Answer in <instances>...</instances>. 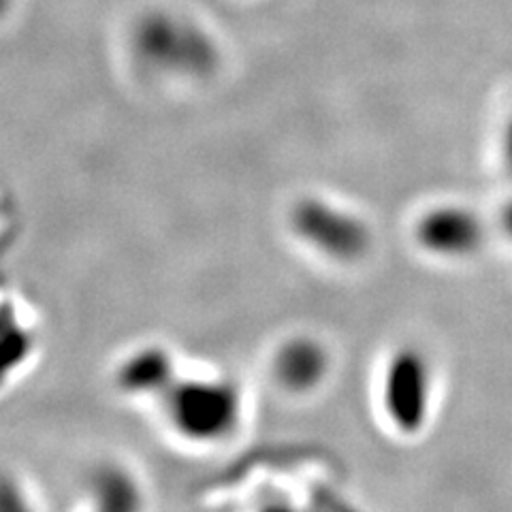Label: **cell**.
<instances>
[{
  "instance_id": "obj_1",
  "label": "cell",
  "mask_w": 512,
  "mask_h": 512,
  "mask_svg": "<svg viewBox=\"0 0 512 512\" xmlns=\"http://www.w3.org/2000/svg\"><path fill=\"white\" fill-rule=\"evenodd\" d=\"M163 399L171 427L197 444L224 440L242 414V395L222 378L173 380Z\"/></svg>"
},
{
  "instance_id": "obj_2",
  "label": "cell",
  "mask_w": 512,
  "mask_h": 512,
  "mask_svg": "<svg viewBox=\"0 0 512 512\" xmlns=\"http://www.w3.org/2000/svg\"><path fill=\"white\" fill-rule=\"evenodd\" d=\"M291 227L303 244L335 261H352L370 246L365 224L323 199H303L293 207Z\"/></svg>"
},
{
  "instance_id": "obj_3",
  "label": "cell",
  "mask_w": 512,
  "mask_h": 512,
  "mask_svg": "<svg viewBox=\"0 0 512 512\" xmlns=\"http://www.w3.org/2000/svg\"><path fill=\"white\" fill-rule=\"evenodd\" d=\"M141 58L154 69L197 77L214 67L216 52L201 32L178 22H150L143 26L137 39Z\"/></svg>"
},
{
  "instance_id": "obj_4",
  "label": "cell",
  "mask_w": 512,
  "mask_h": 512,
  "mask_svg": "<svg viewBox=\"0 0 512 512\" xmlns=\"http://www.w3.org/2000/svg\"><path fill=\"white\" fill-rule=\"evenodd\" d=\"M382 399L395 427L414 431L425 423L429 410V367L419 352L412 348L399 350L389 361Z\"/></svg>"
},
{
  "instance_id": "obj_5",
  "label": "cell",
  "mask_w": 512,
  "mask_h": 512,
  "mask_svg": "<svg viewBox=\"0 0 512 512\" xmlns=\"http://www.w3.org/2000/svg\"><path fill=\"white\" fill-rule=\"evenodd\" d=\"M416 235H419V242L431 252L461 256L476 250L480 239H483V227L466 210L442 207V210L431 212L421 220Z\"/></svg>"
},
{
  "instance_id": "obj_6",
  "label": "cell",
  "mask_w": 512,
  "mask_h": 512,
  "mask_svg": "<svg viewBox=\"0 0 512 512\" xmlns=\"http://www.w3.org/2000/svg\"><path fill=\"white\" fill-rule=\"evenodd\" d=\"M329 357L325 346L312 338L284 342L274 359V376L286 391L306 393L325 380Z\"/></svg>"
},
{
  "instance_id": "obj_7",
  "label": "cell",
  "mask_w": 512,
  "mask_h": 512,
  "mask_svg": "<svg viewBox=\"0 0 512 512\" xmlns=\"http://www.w3.org/2000/svg\"><path fill=\"white\" fill-rule=\"evenodd\" d=\"M173 363L163 350L148 348L128 359L120 370V384L124 391L137 395H160L171 387L173 378Z\"/></svg>"
},
{
  "instance_id": "obj_8",
  "label": "cell",
  "mask_w": 512,
  "mask_h": 512,
  "mask_svg": "<svg viewBox=\"0 0 512 512\" xmlns=\"http://www.w3.org/2000/svg\"><path fill=\"white\" fill-rule=\"evenodd\" d=\"M94 495L103 508L126 510L137 506L139 489L135 480L122 470L107 468L94 478Z\"/></svg>"
},
{
  "instance_id": "obj_9",
  "label": "cell",
  "mask_w": 512,
  "mask_h": 512,
  "mask_svg": "<svg viewBox=\"0 0 512 512\" xmlns=\"http://www.w3.org/2000/svg\"><path fill=\"white\" fill-rule=\"evenodd\" d=\"M504 150H506L508 165H510V169H512V122H510V126H508V131H506V146H504Z\"/></svg>"
},
{
  "instance_id": "obj_10",
  "label": "cell",
  "mask_w": 512,
  "mask_h": 512,
  "mask_svg": "<svg viewBox=\"0 0 512 512\" xmlns=\"http://www.w3.org/2000/svg\"><path fill=\"white\" fill-rule=\"evenodd\" d=\"M504 227H506L508 235L512 237V201L508 203V207H506V212H504Z\"/></svg>"
}]
</instances>
